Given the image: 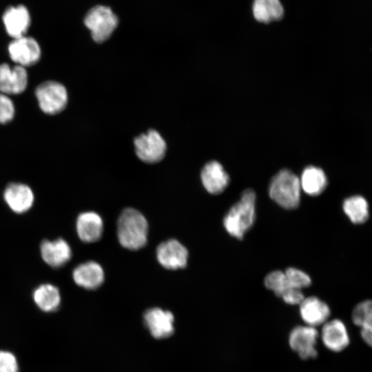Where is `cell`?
<instances>
[{
	"mask_svg": "<svg viewBox=\"0 0 372 372\" xmlns=\"http://www.w3.org/2000/svg\"><path fill=\"white\" fill-rule=\"evenodd\" d=\"M148 224L145 216L136 209L127 208L118 217L117 236L120 244L130 250L142 248L147 242Z\"/></svg>",
	"mask_w": 372,
	"mask_h": 372,
	"instance_id": "6da1fadb",
	"label": "cell"
},
{
	"mask_svg": "<svg viewBox=\"0 0 372 372\" xmlns=\"http://www.w3.org/2000/svg\"><path fill=\"white\" fill-rule=\"evenodd\" d=\"M256 194L251 189H247L240 200L228 211L223 219L226 231L232 236L242 239L251 227L255 220Z\"/></svg>",
	"mask_w": 372,
	"mask_h": 372,
	"instance_id": "7a4b0ae2",
	"label": "cell"
},
{
	"mask_svg": "<svg viewBox=\"0 0 372 372\" xmlns=\"http://www.w3.org/2000/svg\"><path fill=\"white\" fill-rule=\"evenodd\" d=\"M300 178L291 170L283 169L271 180L269 195L280 207L293 209L300 201Z\"/></svg>",
	"mask_w": 372,
	"mask_h": 372,
	"instance_id": "3957f363",
	"label": "cell"
},
{
	"mask_svg": "<svg viewBox=\"0 0 372 372\" xmlns=\"http://www.w3.org/2000/svg\"><path fill=\"white\" fill-rule=\"evenodd\" d=\"M118 19L112 10L105 6H96L87 13L84 23L96 43L108 39L117 27Z\"/></svg>",
	"mask_w": 372,
	"mask_h": 372,
	"instance_id": "277c9868",
	"label": "cell"
},
{
	"mask_svg": "<svg viewBox=\"0 0 372 372\" xmlns=\"http://www.w3.org/2000/svg\"><path fill=\"white\" fill-rule=\"evenodd\" d=\"M35 96L41 111L50 115L61 112L65 108L68 100L65 86L54 81H46L40 83L35 90Z\"/></svg>",
	"mask_w": 372,
	"mask_h": 372,
	"instance_id": "5b68a950",
	"label": "cell"
},
{
	"mask_svg": "<svg viewBox=\"0 0 372 372\" xmlns=\"http://www.w3.org/2000/svg\"><path fill=\"white\" fill-rule=\"evenodd\" d=\"M137 156L147 163L161 161L166 152V143L161 134L154 130L141 134L134 141Z\"/></svg>",
	"mask_w": 372,
	"mask_h": 372,
	"instance_id": "8992f818",
	"label": "cell"
},
{
	"mask_svg": "<svg viewBox=\"0 0 372 372\" xmlns=\"http://www.w3.org/2000/svg\"><path fill=\"white\" fill-rule=\"evenodd\" d=\"M319 333L316 327L298 325L292 329L289 335V344L300 358L307 360L318 355L316 349Z\"/></svg>",
	"mask_w": 372,
	"mask_h": 372,
	"instance_id": "52a82bcc",
	"label": "cell"
},
{
	"mask_svg": "<svg viewBox=\"0 0 372 372\" xmlns=\"http://www.w3.org/2000/svg\"><path fill=\"white\" fill-rule=\"evenodd\" d=\"M10 59L16 65L27 68L37 63L41 59V47L36 39L26 35L13 39L8 46Z\"/></svg>",
	"mask_w": 372,
	"mask_h": 372,
	"instance_id": "ba28073f",
	"label": "cell"
},
{
	"mask_svg": "<svg viewBox=\"0 0 372 372\" xmlns=\"http://www.w3.org/2000/svg\"><path fill=\"white\" fill-rule=\"evenodd\" d=\"M28 83L26 68L18 65L10 66L6 63L0 65V92L16 95L23 92Z\"/></svg>",
	"mask_w": 372,
	"mask_h": 372,
	"instance_id": "9c48e42d",
	"label": "cell"
},
{
	"mask_svg": "<svg viewBox=\"0 0 372 372\" xmlns=\"http://www.w3.org/2000/svg\"><path fill=\"white\" fill-rule=\"evenodd\" d=\"M2 22L6 33L13 39L26 35L31 23L28 9L22 4L10 6L2 16Z\"/></svg>",
	"mask_w": 372,
	"mask_h": 372,
	"instance_id": "30bf717a",
	"label": "cell"
},
{
	"mask_svg": "<svg viewBox=\"0 0 372 372\" xmlns=\"http://www.w3.org/2000/svg\"><path fill=\"white\" fill-rule=\"evenodd\" d=\"M158 262L168 269L184 268L187 262L188 251L177 240L170 239L161 243L156 249Z\"/></svg>",
	"mask_w": 372,
	"mask_h": 372,
	"instance_id": "8fae6325",
	"label": "cell"
},
{
	"mask_svg": "<svg viewBox=\"0 0 372 372\" xmlns=\"http://www.w3.org/2000/svg\"><path fill=\"white\" fill-rule=\"evenodd\" d=\"M320 338L323 344L333 352L344 350L350 343L348 329L339 319L329 320L323 324Z\"/></svg>",
	"mask_w": 372,
	"mask_h": 372,
	"instance_id": "7c38bea8",
	"label": "cell"
},
{
	"mask_svg": "<svg viewBox=\"0 0 372 372\" xmlns=\"http://www.w3.org/2000/svg\"><path fill=\"white\" fill-rule=\"evenodd\" d=\"M174 318L169 311L152 308L144 314V322L152 335L156 339L169 337L174 331Z\"/></svg>",
	"mask_w": 372,
	"mask_h": 372,
	"instance_id": "4fadbf2b",
	"label": "cell"
},
{
	"mask_svg": "<svg viewBox=\"0 0 372 372\" xmlns=\"http://www.w3.org/2000/svg\"><path fill=\"white\" fill-rule=\"evenodd\" d=\"M300 305V314L307 325L316 327L329 320L331 310L329 305L316 296L304 298Z\"/></svg>",
	"mask_w": 372,
	"mask_h": 372,
	"instance_id": "5bb4252c",
	"label": "cell"
},
{
	"mask_svg": "<svg viewBox=\"0 0 372 372\" xmlns=\"http://www.w3.org/2000/svg\"><path fill=\"white\" fill-rule=\"evenodd\" d=\"M3 198L9 207L19 214L27 211L34 202V194L31 188L20 183L9 184L4 190Z\"/></svg>",
	"mask_w": 372,
	"mask_h": 372,
	"instance_id": "9a60e30c",
	"label": "cell"
},
{
	"mask_svg": "<svg viewBox=\"0 0 372 372\" xmlns=\"http://www.w3.org/2000/svg\"><path fill=\"white\" fill-rule=\"evenodd\" d=\"M200 178L205 189L210 194L222 193L229 183V177L223 165L216 161L207 163L203 168Z\"/></svg>",
	"mask_w": 372,
	"mask_h": 372,
	"instance_id": "2e32d148",
	"label": "cell"
},
{
	"mask_svg": "<svg viewBox=\"0 0 372 372\" xmlns=\"http://www.w3.org/2000/svg\"><path fill=\"white\" fill-rule=\"evenodd\" d=\"M40 249L44 262L54 268L64 265L72 256L71 248L63 238L52 241L43 240Z\"/></svg>",
	"mask_w": 372,
	"mask_h": 372,
	"instance_id": "e0dca14e",
	"label": "cell"
},
{
	"mask_svg": "<svg viewBox=\"0 0 372 372\" xmlns=\"http://www.w3.org/2000/svg\"><path fill=\"white\" fill-rule=\"evenodd\" d=\"M103 230L101 217L94 211L81 214L76 220V231L79 238L85 242H93L100 239Z\"/></svg>",
	"mask_w": 372,
	"mask_h": 372,
	"instance_id": "ac0fdd59",
	"label": "cell"
},
{
	"mask_svg": "<svg viewBox=\"0 0 372 372\" xmlns=\"http://www.w3.org/2000/svg\"><path fill=\"white\" fill-rule=\"evenodd\" d=\"M75 283L87 289H95L100 287L104 280V272L101 265L89 261L77 266L73 271Z\"/></svg>",
	"mask_w": 372,
	"mask_h": 372,
	"instance_id": "d6986e66",
	"label": "cell"
},
{
	"mask_svg": "<svg viewBox=\"0 0 372 372\" xmlns=\"http://www.w3.org/2000/svg\"><path fill=\"white\" fill-rule=\"evenodd\" d=\"M301 189L308 195L316 196L322 194L327 185L324 171L316 166L305 167L300 178Z\"/></svg>",
	"mask_w": 372,
	"mask_h": 372,
	"instance_id": "ffe728a7",
	"label": "cell"
},
{
	"mask_svg": "<svg viewBox=\"0 0 372 372\" xmlns=\"http://www.w3.org/2000/svg\"><path fill=\"white\" fill-rule=\"evenodd\" d=\"M342 210L349 220L355 225L364 224L369 218V205L362 195H352L346 198L342 203Z\"/></svg>",
	"mask_w": 372,
	"mask_h": 372,
	"instance_id": "44dd1931",
	"label": "cell"
},
{
	"mask_svg": "<svg viewBox=\"0 0 372 372\" xmlns=\"http://www.w3.org/2000/svg\"><path fill=\"white\" fill-rule=\"evenodd\" d=\"M33 299L37 307L45 312L56 311L60 305L61 295L56 287L43 284L33 292Z\"/></svg>",
	"mask_w": 372,
	"mask_h": 372,
	"instance_id": "7402d4cb",
	"label": "cell"
},
{
	"mask_svg": "<svg viewBox=\"0 0 372 372\" xmlns=\"http://www.w3.org/2000/svg\"><path fill=\"white\" fill-rule=\"evenodd\" d=\"M283 7L280 0H254L253 14L255 19L262 23L280 19L283 15Z\"/></svg>",
	"mask_w": 372,
	"mask_h": 372,
	"instance_id": "603a6c76",
	"label": "cell"
},
{
	"mask_svg": "<svg viewBox=\"0 0 372 372\" xmlns=\"http://www.w3.org/2000/svg\"><path fill=\"white\" fill-rule=\"evenodd\" d=\"M264 282L267 289L280 298L290 289H294L290 285L285 272L279 270L268 273L265 278Z\"/></svg>",
	"mask_w": 372,
	"mask_h": 372,
	"instance_id": "cb8c5ba5",
	"label": "cell"
},
{
	"mask_svg": "<svg viewBox=\"0 0 372 372\" xmlns=\"http://www.w3.org/2000/svg\"><path fill=\"white\" fill-rule=\"evenodd\" d=\"M285 273L291 286L294 289H301L310 286L311 280L304 271L294 267L286 269Z\"/></svg>",
	"mask_w": 372,
	"mask_h": 372,
	"instance_id": "d4e9b609",
	"label": "cell"
},
{
	"mask_svg": "<svg viewBox=\"0 0 372 372\" xmlns=\"http://www.w3.org/2000/svg\"><path fill=\"white\" fill-rule=\"evenodd\" d=\"M372 314V299L360 301L355 305L351 311L353 323L360 327L362 322Z\"/></svg>",
	"mask_w": 372,
	"mask_h": 372,
	"instance_id": "484cf974",
	"label": "cell"
},
{
	"mask_svg": "<svg viewBox=\"0 0 372 372\" xmlns=\"http://www.w3.org/2000/svg\"><path fill=\"white\" fill-rule=\"evenodd\" d=\"M14 114L15 108L12 100L8 95L0 92V123L10 122Z\"/></svg>",
	"mask_w": 372,
	"mask_h": 372,
	"instance_id": "4316f807",
	"label": "cell"
},
{
	"mask_svg": "<svg viewBox=\"0 0 372 372\" xmlns=\"http://www.w3.org/2000/svg\"><path fill=\"white\" fill-rule=\"evenodd\" d=\"M16 357L9 351H0V372H18Z\"/></svg>",
	"mask_w": 372,
	"mask_h": 372,
	"instance_id": "83f0119b",
	"label": "cell"
},
{
	"mask_svg": "<svg viewBox=\"0 0 372 372\" xmlns=\"http://www.w3.org/2000/svg\"><path fill=\"white\" fill-rule=\"evenodd\" d=\"M360 328V336L362 340L372 347V314L370 315L361 324Z\"/></svg>",
	"mask_w": 372,
	"mask_h": 372,
	"instance_id": "f1b7e54d",
	"label": "cell"
},
{
	"mask_svg": "<svg viewBox=\"0 0 372 372\" xmlns=\"http://www.w3.org/2000/svg\"><path fill=\"white\" fill-rule=\"evenodd\" d=\"M304 298L301 289H292L282 296V299L289 304H300Z\"/></svg>",
	"mask_w": 372,
	"mask_h": 372,
	"instance_id": "f546056e",
	"label": "cell"
}]
</instances>
